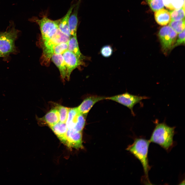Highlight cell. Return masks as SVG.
I'll return each instance as SVG.
<instances>
[{
    "instance_id": "ac0fdd59",
    "label": "cell",
    "mask_w": 185,
    "mask_h": 185,
    "mask_svg": "<svg viewBox=\"0 0 185 185\" xmlns=\"http://www.w3.org/2000/svg\"><path fill=\"white\" fill-rule=\"evenodd\" d=\"M79 113L77 107L69 108L65 123L68 129H73L77 122Z\"/></svg>"
},
{
    "instance_id": "9c48e42d",
    "label": "cell",
    "mask_w": 185,
    "mask_h": 185,
    "mask_svg": "<svg viewBox=\"0 0 185 185\" xmlns=\"http://www.w3.org/2000/svg\"><path fill=\"white\" fill-rule=\"evenodd\" d=\"M106 97L97 95H90L86 98L77 107L79 113L87 115L94 104L100 101L106 99Z\"/></svg>"
},
{
    "instance_id": "484cf974",
    "label": "cell",
    "mask_w": 185,
    "mask_h": 185,
    "mask_svg": "<svg viewBox=\"0 0 185 185\" xmlns=\"http://www.w3.org/2000/svg\"><path fill=\"white\" fill-rule=\"evenodd\" d=\"M100 52L103 57L108 58L112 55L113 53V49L110 45H105L101 48Z\"/></svg>"
},
{
    "instance_id": "7402d4cb",
    "label": "cell",
    "mask_w": 185,
    "mask_h": 185,
    "mask_svg": "<svg viewBox=\"0 0 185 185\" xmlns=\"http://www.w3.org/2000/svg\"><path fill=\"white\" fill-rule=\"evenodd\" d=\"M151 9L156 11L164 7L163 0H145Z\"/></svg>"
},
{
    "instance_id": "9a60e30c",
    "label": "cell",
    "mask_w": 185,
    "mask_h": 185,
    "mask_svg": "<svg viewBox=\"0 0 185 185\" xmlns=\"http://www.w3.org/2000/svg\"><path fill=\"white\" fill-rule=\"evenodd\" d=\"M154 17L157 23L161 25H165L169 23L171 21L169 12L163 8L155 11Z\"/></svg>"
},
{
    "instance_id": "5bb4252c",
    "label": "cell",
    "mask_w": 185,
    "mask_h": 185,
    "mask_svg": "<svg viewBox=\"0 0 185 185\" xmlns=\"http://www.w3.org/2000/svg\"><path fill=\"white\" fill-rule=\"evenodd\" d=\"M52 61L58 68L62 78H67V69L62 54H54L52 55Z\"/></svg>"
},
{
    "instance_id": "44dd1931",
    "label": "cell",
    "mask_w": 185,
    "mask_h": 185,
    "mask_svg": "<svg viewBox=\"0 0 185 185\" xmlns=\"http://www.w3.org/2000/svg\"><path fill=\"white\" fill-rule=\"evenodd\" d=\"M86 115L79 113L77 122L73 129L77 132H82L85 125Z\"/></svg>"
},
{
    "instance_id": "277c9868",
    "label": "cell",
    "mask_w": 185,
    "mask_h": 185,
    "mask_svg": "<svg viewBox=\"0 0 185 185\" xmlns=\"http://www.w3.org/2000/svg\"><path fill=\"white\" fill-rule=\"evenodd\" d=\"M32 19L39 25L43 42L51 39L59 29L58 20L53 21L45 16L41 19Z\"/></svg>"
},
{
    "instance_id": "4316f807",
    "label": "cell",
    "mask_w": 185,
    "mask_h": 185,
    "mask_svg": "<svg viewBox=\"0 0 185 185\" xmlns=\"http://www.w3.org/2000/svg\"><path fill=\"white\" fill-rule=\"evenodd\" d=\"M185 44V30L182 32L179 33L178 38L176 40L173 46L171 49H172L178 46L184 44Z\"/></svg>"
},
{
    "instance_id": "6da1fadb",
    "label": "cell",
    "mask_w": 185,
    "mask_h": 185,
    "mask_svg": "<svg viewBox=\"0 0 185 185\" xmlns=\"http://www.w3.org/2000/svg\"><path fill=\"white\" fill-rule=\"evenodd\" d=\"M175 128L174 127H170L164 123H156L149 141L168 151L173 144Z\"/></svg>"
},
{
    "instance_id": "cb8c5ba5",
    "label": "cell",
    "mask_w": 185,
    "mask_h": 185,
    "mask_svg": "<svg viewBox=\"0 0 185 185\" xmlns=\"http://www.w3.org/2000/svg\"><path fill=\"white\" fill-rule=\"evenodd\" d=\"M68 49V43L63 42L55 45L54 48V54H62Z\"/></svg>"
},
{
    "instance_id": "d6986e66",
    "label": "cell",
    "mask_w": 185,
    "mask_h": 185,
    "mask_svg": "<svg viewBox=\"0 0 185 185\" xmlns=\"http://www.w3.org/2000/svg\"><path fill=\"white\" fill-rule=\"evenodd\" d=\"M185 5L181 8L171 10L169 11L171 17V20L178 21L184 19Z\"/></svg>"
},
{
    "instance_id": "8fae6325",
    "label": "cell",
    "mask_w": 185,
    "mask_h": 185,
    "mask_svg": "<svg viewBox=\"0 0 185 185\" xmlns=\"http://www.w3.org/2000/svg\"><path fill=\"white\" fill-rule=\"evenodd\" d=\"M81 0H78L76 4L73 12H71L69 19V26L71 37L77 35L78 23V14Z\"/></svg>"
},
{
    "instance_id": "ffe728a7",
    "label": "cell",
    "mask_w": 185,
    "mask_h": 185,
    "mask_svg": "<svg viewBox=\"0 0 185 185\" xmlns=\"http://www.w3.org/2000/svg\"><path fill=\"white\" fill-rule=\"evenodd\" d=\"M169 25L177 34H179L185 30L184 19L178 21L171 20Z\"/></svg>"
},
{
    "instance_id": "d4e9b609",
    "label": "cell",
    "mask_w": 185,
    "mask_h": 185,
    "mask_svg": "<svg viewBox=\"0 0 185 185\" xmlns=\"http://www.w3.org/2000/svg\"><path fill=\"white\" fill-rule=\"evenodd\" d=\"M184 5V0H170L169 9L172 10L178 9Z\"/></svg>"
},
{
    "instance_id": "603a6c76",
    "label": "cell",
    "mask_w": 185,
    "mask_h": 185,
    "mask_svg": "<svg viewBox=\"0 0 185 185\" xmlns=\"http://www.w3.org/2000/svg\"><path fill=\"white\" fill-rule=\"evenodd\" d=\"M56 108L59 114V122L65 123L67 118L69 108L61 106H59Z\"/></svg>"
},
{
    "instance_id": "2e32d148",
    "label": "cell",
    "mask_w": 185,
    "mask_h": 185,
    "mask_svg": "<svg viewBox=\"0 0 185 185\" xmlns=\"http://www.w3.org/2000/svg\"><path fill=\"white\" fill-rule=\"evenodd\" d=\"M68 50L74 53L81 60L86 58L80 50L77 35L70 38L68 42Z\"/></svg>"
},
{
    "instance_id": "f546056e",
    "label": "cell",
    "mask_w": 185,
    "mask_h": 185,
    "mask_svg": "<svg viewBox=\"0 0 185 185\" xmlns=\"http://www.w3.org/2000/svg\"></svg>"
},
{
    "instance_id": "52a82bcc",
    "label": "cell",
    "mask_w": 185,
    "mask_h": 185,
    "mask_svg": "<svg viewBox=\"0 0 185 185\" xmlns=\"http://www.w3.org/2000/svg\"><path fill=\"white\" fill-rule=\"evenodd\" d=\"M62 56L67 69V79L69 80L71 73L82 63L78 57L74 53L68 49L62 54Z\"/></svg>"
},
{
    "instance_id": "e0dca14e",
    "label": "cell",
    "mask_w": 185,
    "mask_h": 185,
    "mask_svg": "<svg viewBox=\"0 0 185 185\" xmlns=\"http://www.w3.org/2000/svg\"><path fill=\"white\" fill-rule=\"evenodd\" d=\"M42 119L49 127L59 122V114L56 108L51 110L46 114Z\"/></svg>"
},
{
    "instance_id": "3957f363",
    "label": "cell",
    "mask_w": 185,
    "mask_h": 185,
    "mask_svg": "<svg viewBox=\"0 0 185 185\" xmlns=\"http://www.w3.org/2000/svg\"><path fill=\"white\" fill-rule=\"evenodd\" d=\"M18 31L14 28L0 34V52L6 56L15 51V41L18 35Z\"/></svg>"
},
{
    "instance_id": "83f0119b",
    "label": "cell",
    "mask_w": 185,
    "mask_h": 185,
    "mask_svg": "<svg viewBox=\"0 0 185 185\" xmlns=\"http://www.w3.org/2000/svg\"><path fill=\"white\" fill-rule=\"evenodd\" d=\"M6 56L5 55H4L1 53L0 52V57H2Z\"/></svg>"
},
{
    "instance_id": "8992f818",
    "label": "cell",
    "mask_w": 185,
    "mask_h": 185,
    "mask_svg": "<svg viewBox=\"0 0 185 185\" xmlns=\"http://www.w3.org/2000/svg\"><path fill=\"white\" fill-rule=\"evenodd\" d=\"M148 98V97L146 96L134 95L126 92L109 97H106V99L115 101L126 106L131 110L132 114L134 116L135 114L133 108L134 106L140 103L142 100Z\"/></svg>"
},
{
    "instance_id": "30bf717a",
    "label": "cell",
    "mask_w": 185,
    "mask_h": 185,
    "mask_svg": "<svg viewBox=\"0 0 185 185\" xmlns=\"http://www.w3.org/2000/svg\"><path fill=\"white\" fill-rule=\"evenodd\" d=\"M70 37L58 29L55 34L48 41L44 42V47L54 48L56 45L63 42L68 43Z\"/></svg>"
},
{
    "instance_id": "7a4b0ae2",
    "label": "cell",
    "mask_w": 185,
    "mask_h": 185,
    "mask_svg": "<svg viewBox=\"0 0 185 185\" xmlns=\"http://www.w3.org/2000/svg\"><path fill=\"white\" fill-rule=\"evenodd\" d=\"M150 143L149 140L144 138H137L127 148V151L140 162L143 168L145 178L149 183L148 173L151 168L149 164L148 153Z\"/></svg>"
},
{
    "instance_id": "f1b7e54d",
    "label": "cell",
    "mask_w": 185,
    "mask_h": 185,
    "mask_svg": "<svg viewBox=\"0 0 185 185\" xmlns=\"http://www.w3.org/2000/svg\"><path fill=\"white\" fill-rule=\"evenodd\" d=\"M1 33V32H0V34Z\"/></svg>"
},
{
    "instance_id": "4fadbf2b",
    "label": "cell",
    "mask_w": 185,
    "mask_h": 185,
    "mask_svg": "<svg viewBox=\"0 0 185 185\" xmlns=\"http://www.w3.org/2000/svg\"><path fill=\"white\" fill-rule=\"evenodd\" d=\"M50 127L60 140L65 145L66 135L68 130L66 123L59 122Z\"/></svg>"
},
{
    "instance_id": "5b68a950",
    "label": "cell",
    "mask_w": 185,
    "mask_h": 185,
    "mask_svg": "<svg viewBox=\"0 0 185 185\" xmlns=\"http://www.w3.org/2000/svg\"><path fill=\"white\" fill-rule=\"evenodd\" d=\"M177 33L169 25L164 26L160 29L158 36L162 51L166 53L171 49L177 38Z\"/></svg>"
},
{
    "instance_id": "ba28073f",
    "label": "cell",
    "mask_w": 185,
    "mask_h": 185,
    "mask_svg": "<svg viewBox=\"0 0 185 185\" xmlns=\"http://www.w3.org/2000/svg\"><path fill=\"white\" fill-rule=\"evenodd\" d=\"M65 145L70 148L79 149L83 148L82 132L68 129L66 135Z\"/></svg>"
},
{
    "instance_id": "7c38bea8",
    "label": "cell",
    "mask_w": 185,
    "mask_h": 185,
    "mask_svg": "<svg viewBox=\"0 0 185 185\" xmlns=\"http://www.w3.org/2000/svg\"><path fill=\"white\" fill-rule=\"evenodd\" d=\"M76 4L72 5L66 15L61 18L58 20L59 29L63 33L70 38L71 35L69 26V20L70 15Z\"/></svg>"
}]
</instances>
